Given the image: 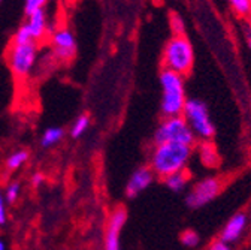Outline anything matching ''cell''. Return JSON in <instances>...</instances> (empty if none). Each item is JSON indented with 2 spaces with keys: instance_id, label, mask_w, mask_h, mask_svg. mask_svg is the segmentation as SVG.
I'll return each mask as SVG.
<instances>
[{
  "instance_id": "2e32d148",
  "label": "cell",
  "mask_w": 251,
  "mask_h": 250,
  "mask_svg": "<svg viewBox=\"0 0 251 250\" xmlns=\"http://www.w3.org/2000/svg\"><path fill=\"white\" fill-rule=\"evenodd\" d=\"M27 159H28V151H25V150H18V151L12 153V154L9 156V158H8V161H6V168H8L9 171H15V169H18Z\"/></svg>"
},
{
  "instance_id": "ba28073f",
  "label": "cell",
  "mask_w": 251,
  "mask_h": 250,
  "mask_svg": "<svg viewBox=\"0 0 251 250\" xmlns=\"http://www.w3.org/2000/svg\"><path fill=\"white\" fill-rule=\"evenodd\" d=\"M127 222V211L117 208L111 216L105 231V250H120V235Z\"/></svg>"
},
{
  "instance_id": "52a82bcc",
  "label": "cell",
  "mask_w": 251,
  "mask_h": 250,
  "mask_svg": "<svg viewBox=\"0 0 251 250\" xmlns=\"http://www.w3.org/2000/svg\"><path fill=\"white\" fill-rule=\"evenodd\" d=\"M223 183L220 178L215 177H208L201 180L193 186V189L187 194L185 196V204L190 208H202L203 205L209 204L218 194L222 192Z\"/></svg>"
},
{
  "instance_id": "5bb4252c",
  "label": "cell",
  "mask_w": 251,
  "mask_h": 250,
  "mask_svg": "<svg viewBox=\"0 0 251 250\" xmlns=\"http://www.w3.org/2000/svg\"><path fill=\"white\" fill-rule=\"evenodd\" d=\"M199 153H201V161L203 162V165L214 168L218 164V156H217L215 147L211 142H203L199 148Z\"/></svg>"
},
{
  "instance_id": "5b68a950",
  "label": "cell",
  "mask_w": 251,
  "mask_h": 250,
  "mask_svg": "<svg viewBox=\"0 0 251 250\" xmlns=\"http://www.w3.org/2000/svg\"><path fill=\"white\" fill-rule=\"evenodd\" d=\"M154 141L155 144L179 142L192 147L195 142V134L187 124L184 117H171L160 123L159 129L155 131Z\"/></svg>"
},
{
  "instance_id": "d4e9b609",
  "label": "cell",
  "mask_w": 251,
  "mask_h": 250,
  "mask_svg": "<svg viewBox=\"0 0 251 250\" xmlns=\"http://www.w3.org/2000/svg\"><path fill=\"white\" fill-rule=\"evenodd\" d=\"M0 250H6V246L2 240H0Z\"/></svg>"
},
{
  "instance_id": "7402d4cb",
  "label": "cell",
  "mask_w": 251,
  "mask_h": 250,
  "mask_svg": "<svg viewBox=\"0 0 251 250\" xmlns=\"http://www.w3.org/2000/svg\"><path fill=\"white\" fill-rule=\"evenodd\" d=\"M6 223V208H5V196L0 192V226Z\"/></svg>"
},
{
  "instance_id": "cb8c5ba5",
  "label": "cell",
  "mask_w": 251,
  "mask_h": 250,
  "mask_svg": "<svg viewBox=\"0 0 251 250\" xmlns=\"http://www.w3.org/2000/svg\"><path fill=\"white\" fill-rule=\"evenodd\" d=\"M42 181H44V175L42 174H35L33 175V180H31V183H33L35 187H38Z\"/></svg>"
},
{
  "instance_id": "e0dca14e",
  "label": "cell",
  "mask_w": 251,
  "mask_h": 250,
  "mask_svg": "<svg viewBox=\"0 0 251 250\" xmlns=\"http://www.w3.org/2000/svg\"><path fill=\"white\" fill-rule=\"evenodd\" d=\"M88 124H90V117L87 114H82L79 115L75 123H74V126L71 129V135L72 138H79L81 135H84V132L88 129Z\"/></svg>"
},
{
  "instance_id": "8992f818",
  "label": "cell",
  "mask_w": 251,
  "mask_h": 250,
  "mask_svg": "<svg viewBox=\"0 0 251 250\" xmlns=\"http://www.w3.org/2000/svg\"><path fill=\"white\" fill-rule=\"evenodd\" d=\"M36 54H38V50H36L35 42L21 44V45L12 44L9 50V56H8L12 72L20 78L27 77L36 61Z\"/></svg>"
},
{
  "instance_id": "44dd1931",
  "label": "cell",
  "mask_w": 251,
  "mask_h": 250,
  "mask_svg": "<svg viewBox=\"0 0 251 250\" xmlns=\"http://www.w3.org/2000/svg\"><path fill=\"white\" fill-rule=\"evenodd\" d=\"M47 2H48V0H25V5H24L25 14L27 15H31L33 12H36L38 9H42V6Z\"/></svg>"
},
{
  "instance_id": "7c38bea8",
  "label": "cell",
  "mask_w": 251,
  "mask_h": 250,
  "mask_svg": "<svg viewBox=\"0 0 251 250\" xmlns=\"http://www.w3.org/2000/svg\"><path fill=\"white\" fill-rule=\"evenodd\" d=\"M28 33L33 41H38L44 36L45 30H47V15L44 9H38L31 15H28V23L25 24Z\"/></svg>"
},
{
  "instance_id": "ac0fdd59",
  "label": "cell",
  "mask_w": 251,
  "mask_h": 250,
  "mask_svg": "<svg viewBox=\"0 0 251 250\" xmlns=\"http://www.w3.org/2000/svg\"><path fill=\"white\" fill-rule=\"evenodd\" d=\"M179 240H181V243H182L185 247H190V249L196 247V246L201 243V237H199V234H198V232H195V231H192V229L184 231V232L179 235Z\"/></svg>"
},
{
  "instance_id": "9c48e42d",
  "label": "cell",
  "mask_w": 251,
  "mask_h": 250,
  "mask_svg": "<svg viewBox=\"0 0 251 250\" xmlns=\"http://www.w3.org/2000/svg\"><path fill=\"white\" fill-rule=\"evenodd\" d=\"M52 50L57 60H71L76 51V42L71 30L60 28L52 35Z\"/></svg>"
},
{
  "instance_id": "d6986e66",
  "label": "cell",
  "mask_w": 251,
  "mask_h": 250,
  "mask_svg": "<svg viewBox=\"0 0 251 250\" xmlns=\"http://www.w3.org/2000/svg\"><path fill=\"white\" fill-rule=\"evenodd\" d=\"M20 191H21V186L18 181H12L9 186H8V189L5 192V201L6 202H15L18 199V195H20Z\"/></svg>"
},
{
  "instance_id": "7a4b0ae2",
  "label": "cell",
  "mask_w": 251,
  "mask_h": 250,
  "mask_svg": "<svg viewBox=\"0 0 251 250\" xmlns=\"http://www.w3.org/2000/svg\"><path fill=\"white\" fill-rule=\"evenodd\" d=\"M162 83V111L166 118L179 117L184 112L185 107V91H184V78L172 71L165 69L160 75Z\"/></svg>"
},
{
  "instance_id": "9a60e30c",
  "label": "cell",
  "mask_w": 251,
  "mask_h": 250,
  "mask_svg": "<svg viewBox=\"0 0 251 250\" xmlns=\"http://www.w3.org/2000/svg\"><path fill=\"white\" fill-rule=\"evenodd\" d=\"M63 137H65V131L61 128H48L44 135H42V139H41V144L42 147H51V145H55Z\"/></svg>"
},
{
  "instance_id": "30bf717a",
  "label": "cell",
  "mask_w": 251,
  "mask_h": 250,
  "mask_svg": "<svg viewBox=\"0 0 251 250\" xmlns=\"http://www.w3.org/2000/svg\"><path fill=\"white\" fill-rule=\"evenodd\" d=\"M154 180V172L148 167L138 168L129 178L127 186H126V195L129 198L138 196L141 192H144L147 187L152 183Z\"/></svg>"
},
{
  "instance_id": "603a6c76",
  "label": "cell",
  "mask_w": 251,
  "mask_h": 250,
  "mask_svg": "<svg viewBox=\"0 0 251 250\" xmlns=\"http://www.w3.org/2000/svg\"><path fill=\"white\" fill-rule=\"evenodd\" d=\"M208 250H230V247H229V244H226V243H223L222 240H220V241L212 243Z\"/></svg>"
},
{
  "instance_id": "4fadbf2b",
  "label": "cell",
  "mask_w": 251,
  "mask_h": 250,
  "mask_svg": "<svg viewBox=\"0 0 251 250\" xmlns=\"http://www.w3.org/2000/svg\"><path fill=\"white\" fill-rule=\"evenodd\" d=\"M187 181H188V175L181 171V172H175V174H171L168 177H165V184L169 187L172 192H181L185 189L187 186Z\"/></svg>"
},
{
  "instance_id": "3957f363",
  "label": "cell",
  "mask_w": 251,
  "mask_h": 250,
  "mask_svg": "<svg viewBox=\"0 0 251 250\" xmlns=\"http://www.w3.org/2000/svg\"><path fill=\"white\" fill-rule=\"evenodd\" d=\"M193 48L184 35H175L166 45L163 54V66L181 77L190 72L193 66Z\"/></svg>"
},
{
  "instance_id": "8fae6325",
  "label": "cell",
  "mask_w": 251,
  "mask_h": 250,
  "mask_svg": "<svg viewBox=\"0 0 251 250\" xmlns=\"http://www.w3.org/2000/svg\"><path fill=\"white\" fill-rule=\"evenodd\" d=\"M247 222H248V219H247V214L245 213H236L233 217L229 219V222L223 228L222 237H220V240H222L223 243H226V244L236 241L242 235V232L245 231Z\"/></svg>"
},
{
  "instance_id": "484cf974",
  "label": "cell",
  "mask_w": 251,
  "mask_h": 250,
  "mask_svg": "<svg viewBox=\"0 0 251 250\" xmlns=\"http://www.w3.org/2000/svg\"><path fill=\"white\" fill-rule=\"evenodd\" d=\"M250 48H251V39H250Z\"/></svg>"
},
{
  "instance_id": "6da1fadb",
  "label": "cell",
  "mask_w": 251,
  "mask_h": 250,
  "mask_svg": "<svg viewBox=\"0 0 251 250\" xmlns=\"http://www.w3.org/2000/svg\"><path fill=\"white\" fill-rule=\"evenodd\" d=\"M192 158V147L179 142L155 144L151 153V169L160 177H168L185 169Z\"/></svg>"
},
{
  "instance_id": "4316f807",
  "label": "cell",
  "mask_w": 251,
  "mask_h": 250,
  "mask_svg": "<svg viewBox=\"0 0 251 250\" xmlns=\"http://www.w3.org/2000/svg\"><path fill=\"white\" fill-rule=\"evenodd\" d=\"M0 2H2V0H0Z\"/></svg>"
},
{
  "instance_id": "ffe728a7",
  "label": "cell",
  "mask_w": 251,
  "mask_h": 250,
  "mask_svg": "<svg viewBox=\"0 0 251 250\" xmlns=\"http://www.w3.org/2000/svg\"><path fill=\"white\" fill-rule=\"evenodd\" d=\"M230 3L241 15H247L251 12V0H230Z\"/></svg>"
},
{
  "instance_id": "277c9868",
  "label": "cell",
  "mask_w": 251,
  "mask_h": 250,
  "mask_svg": "<svg viewBox=\"0 0 251 250\" xmlns=\"http://www.w3.org/2000/svg\"><path fill=\"white\" fill-rule=\"evenodd\" d=\"M182 115L195 135H198L203 139H211L214 137L215 128L209 118L208 108L202 101L188 99L185 102Z\"/></svg>"
}]
</instances>
